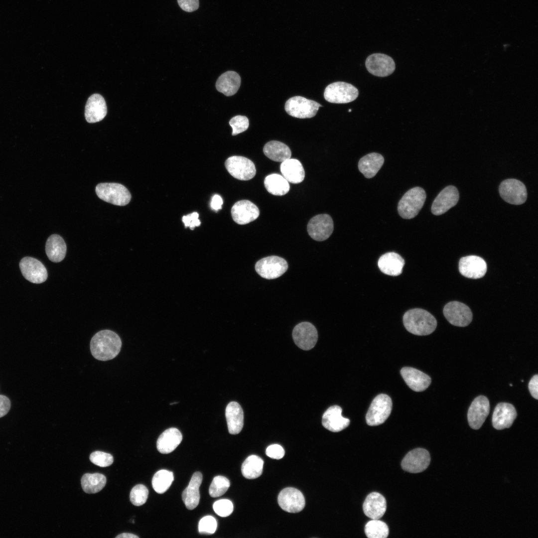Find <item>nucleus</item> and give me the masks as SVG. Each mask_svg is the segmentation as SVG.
Wrapping results in <instances>:
<instances>
[{"label":"nucleus","mask_w":538,"mask_h":538,"mask_svg":"<svg viewBox=\"0 0 538 538\" xmlns=\"http://www.w3.org/2000/svg\"><path fill=\"white\" fill-rule=\"evenodd\" d=\"M96 193L101 200L118 205L125 206L131 201V194L123 185L117 183H101L95 188Z\"/></svg>","instance_id":"4"},{"label":"nucleus","mask_w":538,"mask_h":538,"mask_svg":"<svg viewBox=\"0 0 538 538\" xmlns=\"http://www.w3.org/2000/svg\"><path fill=\"white\" fill-rule=\"evenodd\" d=\"M401 374L406 385L415 392H422L431 384V378L428 375L413 368H403Z\"/></svg>","instance_id":"24"},{"label":"nucleus","mask_w":538,"mask_h":538,"mask_svg":"<svg viewBox=\"0 0 538 538\" xmlns=\"http://www.w3.org/2000/svg\"><path fill=\"white\" fill-rule=\"evenodd\" d=\"M225 415L229 432L237 434L242 430L244 425V412L240 405L236 402H231L227 405Z\"/></svg>","instance_id":"30"},{"label":"nucleus","mask_w":538,"mask_h":538,"mask_svg":"<svg viewBox=\"0 0 538 538\" xmlns=\"http://www.w3.org/2000/svg\"><path fill=\"white\" fill-rule=\"evenodd\" d=\"M116 538H138V537L130 533H123L117 536Z\"/></svg>","instance_id":"53"},{"label":"nucleus","mask_w":538,"mask_h":538,"mask_svg":"<svg viewBox=\"0 0 538 538\" xmlns=\"http://www.w3.org/2000/svg\"><path fill=\"white\" fill-rule=\"evenodd\" d=\"M223 202L222 197L218 195H214L211 199V207L214 211H218L222 208Z\"/></svg>","instance_id":"52"},{"label":"nucleus","mask_w":538,"mask_h":538,"mask_svg":"<svg viewBox=\"0 0 538 538\" xmlns=\"http://www.w3.org/2000/svg\"><path fill=\"white\" fill-rule=\"evenodd\" d=\"M320 107L322 106L314 101L301 96H294L287 100L284 108L289 115L305 119L314 117Z\"/></svg>","instance_id":"7"},{"label":"nucleus","mask_w":538,"mask_h":538,"mask_svg":"<svg viewBox=\"0 0 538 538\" xmlns=\"http://www.w3.org/2000/svg\"><path fill=\"white\" fill-rule=\"evenodd\" d=\"M426 197L424 190L420 187L406 191L398 203V211L400 216L406 219L415 217L422 208Z\"/></svg>","instance_id":"3"},{"label":"nucleus","mask_w":538,"mask_h":538,"mask_svg":"<svg viewBox=\"0 0 538 538\" xmlns=\"http://www.w3.org/2000/svg\"><path fill=\"white\" fill-rule=\"evenodd\" d=\"M264 461L259 456L250 455L244 461L241 467L243 476L249 479H254L260 477L263 472Z\"/></svg>","instance_id":"37"},{"label":"nucleus","mask_w":538,"mask_h":538,"mask_svg":"<svg viewBox=\"0 0 538 538\" xmlns=\"http://www.w3.org/2000/svg\"><path fill=\"white\" fill-rule=\"evenodd\" d=\"M229 124L232 128V135H235L247 130L249 127L248 119L244 116H236L232 118Z\"/></svg>","instance_id":"46"},{"label":"nucleus","mask_w":538,"mask_h":538,"mask_svg":"<svg viewBox=\"0 0 538 538\" xmlns=\"http://www.w3.org/2000/svg\"><path fill=\"white\" fill-rule=\"evenodd\" d=\"M198 213L194 212L190 214L183 216L182 220L186 228L189 227L191 230H193L196 227L199 226L201 224V222L198 219Z\"/></svg>","instance_id":"47"},{"label":"nucleus","mask_w":538,"mask_h":538,"mask_svg":"<svg viewBox=\"0 0 538 538\" xmlns=\"http://www.w3.org/2000/svg\"><path fill=\"white\" fill-rule=\"evenodd\" d=\"M487 269V264L485 260L477 256L464 257L461 258L459 262L460 273L467 278H481L486 273Z\"/></svg>","instance_id":"20"},{"label":"nucleus","mask_w":538,"mask_h":538,"mask_svg":"<svg viewBox=\"0 0 538 538\" xmlns=\"http://www.w3.org/2000/svg\"><path fill=\"white\" fill-rule=\"evenodd\" d=\"M106 481L105 476L98 473H86L81 480L83 490L88 494H94L100 491L105 487Z\"/></svg>","instance_id":"38"},{"label":"nucleus","mask_w":538,"mask_h":538,"mask_svg":"<svg viewBox=\"0 0 538 538\" xmlns=\"http://www.w3.org/2000/svg\"><path fill=\"white\" fill-rule=\"evenodd\" d=\"M90 460L93 464L102 467L111 465L114 461L111 454L100 451L92 453L90 456Z\"/></svg>","instance_id":"43"},{"label":"nucleus","mask_w":538,"mask_h":538,"mask_svg":"<svg viewBox=\"0 0 538 538\" xmlns=\"http://www.w3.org/2000/svg\"><path fill=\"white\" fill-rule=\"evenodd\" d=\"M263 151L270 159L283 162L290 158L291 152L289 147L284 143L276 140L267 142L264 146Z\"/></svg>","instance_id":"35"},{"label":"nucleus","mask_w":538,"mask_h":538,"mask_svg":"<svg viewBox=\"0 0 538 538\" xmlns=\"http://www.w3.org/2000/svg\"><path fill=\"white\" fill-rule=\"evenodd\" d=\"M392 401L386 394H380L373 400L366 415L367 423L376 426L383 423L391 414Z\"/></svg>","instance_id":"5"},{"label":"nucleus","mask_w":538,"mask_h":538,"mask_svg":"<svg viewBox=\"0 0 538 538\" xmlns=\"http://www.w3.org/2000/svg\"><path fill=\"white\" fill-rule=\"evenodd\" d=\"M359 95L358 89L353 85L336 82L328 85L324 92L325 99L330 103L345 104L351 102Z\"/></svg>","instance_id":"6"},{"label":"nucleus","mask_w":538,"mask_h":538,"mask_svg":"<svg viewBox=\"0 0 538 538\" xmlns=\"http://www.w3.org/2000/svg\"><path fill=\"white\" fill-rule=\"evenodd\" d=\"M173 480L172 472L164 469L160 470L153 475L152 486L156 493L163 494L169 488Z\"/></svg>","instance_id":"39"},{"label":"nucleus","mask_w":538,"mask_h":538,"mask_svg":"<svg viewBox=\"0 0 538 538\" xmlns=\"http://www.w3.org/2000/svg\"><path fill=\"white\" fill-rule=\"evenodd\" d=\"M490 412V403L485 396H479L472 402L468 411L467 418L470 426L479 429Z\"/></svg>","instance_id":"17"},{"label":"nucleus","mask_w":538,"mask_h":538,"mask_svg":"<svg viewBox=\"0 0 538 538\" xmlns=\"http://www.w3.org/2000/svg\"><path fill=\"white\" fill-rule=\"evenodd\" d=\"M241 77L236 72L228 71L222 74L216 83L217 90L227 96L235 94L241 85Z\"/></svg>","instance_id":"32"},{"label":"nucleus","mask_w":538,"mask_h":538,"mask_svg":"<svg viewBox=\"0 0 538 538\" xmlns=\"http://www.w3.org/2000/svg\"><path fill=\"white\" fill-rule=\"evenodd\" d=\"M365 533L369 538H386L389 533L387 525L379 519H372L365 527Z\"/></svg>","instance_id":"40"},{"label":"nucleus","mask_w":538,"mask_h":538,"mask_svg":"<svg viewBox=\"0 0 538 538\" xmlns=\"http://www.w3.org/2000/svg\"><path fill=\"white\" fill-rule=\"evenodd\" d=\"M264 185L267 191L274 195H285L290 188L287 180L283 176L276 173L266 176L264 180Z\"/></svg>","instance_id":"36"},{"label":"nucleus","mask_w":538,"mask_h":538,"mask_svg":"<svg viewBox=\"0 0 538 538\" xmlns=\"http://www.w3.org/2000/svg\"><path fill=\"white\" fill-rule=\"evenodd\" d=\"M529 390L532 396L536 400L538 399V375L533 376L529 383Z\"/></svg>","instance_id":"51"},{"label":"nucleus","mask_w":538,"mask_h":538,"mask_svg":"<svg viewBox=\"0 0 538 538\" xmlns=\"http://www.w3.org/2000/svg\"><path fill=\"white\" fill-rule=\"evenodd\" d=\"M202 474L200 472H195L188 486L182 494V500L188 510L195 509L199 504L200 500L199 487L202 481Z\"/></svg>","instance_id":"28"},{"label":"nucleus","mask_w":538,"mask_h":538,"mask_svg":"<svg viewBox=\"0 0 538 538\" xmlns=\"http://www.w3.org/2000/svg\"><path fill=\"white\" fill-rule=\"evenodd\" d=\"M459 198V192L456 187L446 186L434 200L431 208L432 213L437 216L445 213L456 205Z\"/></svg>","instance_id":"19"},{"label":"nucleus","mask_w":538,"mask_h":538,"mask_svg":"<svg viewBox=\"0 0 538 538\" xmlns=\"http://www.w3.org/2000/svg\"><path fill=\"white\" fill-rule=\"evenodd\" d=\"M11 406L9 399L4 395H0V418L5 415L9 411Z\"/></svg>","instance_id":"50"},{"label":"nucleus","mask_w":538,"mask_h":538,"mask_svg":"<svg viewBox=\"0 0 538 538\" xmlns=\"http://www.w3.org/2000/svg\"><path fill=\"white\" fill-rule=\"evenodd\" d=\"M404 265V259L399 254L395 252H388L383 255L378 262L380 270L383 273L391 276L401 274Z\"/></svg>","instance_id":"27"},{"label":"nucleus","mask_w":538,"mask_h":538,"mask_svg":"<svg viewBox=\"0 0 538 538\" xmlns=\"http://www.w3.org/2000/svg\"><path fill=\"white\" fill-rule=\"evenodd\" d=\"M107 113L106 103L102 96L94 94L88 99L85 109V117L87 122H100L105 117Z\"/></svg>","instance_id":"23"},{"label":"nucleus","mask_w":538,"mask_h":538,"mask_svg":"<svg viewBox=\"0 0 538 538\" xmlns=\"http://www.w3.org/2000/svg\"><path fill=\"white\" fill-rule=\"evenodd\" d=\"M430 462L429 453L422 448H417L408 452L403 458L401 466L406 472L417 473L423 471Z\"/></svg>","instance_id":"15"},{"label":"nucleus","mask_w":538,"mask_h":538,"mask_svg":"<svg viewBox=\"0 0 538 538\" xmlns=\"http://www.w3.org/2000/svg\"><path fill=\"white\" fill-rule=\"evenodd\" d=\"M228 172L234 178L241 180H249L256 175V169L253 162L241 156H232L225 162Z\"/></svg>","instance_id":"10"},{"label":"nucleus","mask_w":538,"mask_h":538,"mask_svg":"<svg viewBox=\"0 0 538 538\" xmlns=\"http://www.w3.org/2000/svg\"><path fill=\"white\" fill-rule=\"evenodd\" d=\"M217 521L211 516H207L202 518L198 524V530L201 534L211 535L214 534L217 528Z\"/></svg>","instance_id":"44"},{"label":"nucleus","mask_w":538,"mask_h":538,"mask_svg":"<svg viewBox=\"0 0 538 538\" xmlns=\"http://www.w3.org/2000/svg\"><path fill=\"white\" fill-rule=\"evenodd\" d=\"M384 162V158L381 154L372 152L362 157L359 161L358 168L367 178L374 177L381 169Z\"/></svg>","instance_id":"31"},{"label":"nucleus","mask_w":538,"mask_h":538,"mask_svg":"<svg viewBox=\"0 0 538 538\" xmlns=\"http://www.w3.org/2000/svg\"><path fill=\"white\" fill-rule=\"evenodd\" d=\"M365 65L369 73L381 77L390 75L396 68L395 63L392 58L380 53L369 55L366 60Z\"/></svg>","instance_id":"12"},{"label":"nucleus","mask_w":538,"mask_h":538,"mask_svg":"<svg viewBox=\"0 0 538 538\" xmlns=\"http://www.w3.org/2000/svg\"><path fill=\"white\" fill-rule=\"evenodd\" d=\"M499 191L502 198L511 204L521 205L527 198L526 186L516 179H507L503 181L499 185Z\"/></svg>","instance_id":"8"},{"label":"nucleus","mask_w":538,"mask_h":538,"mask_svg":"<svg viewBox=\"0 0 538 538\" xmlns=\"http://www.w3.org/2000/svg\"><path fill=\"white\" fill-rule=\"evenodd\" d=\"M342 409L338 405L329 407L322 416V424L327 429L332 432H339L349 425L350 421L342 416Z\"/></svg>","instance_id":"25"},{"label":"nucleus","mask_w":538,"mask_h":538,"mask_svg":"<svg viewBox=\"0 0 538 538\" xmlns=\"http://www.w3.org/2000/svg\"><path fill=\"white\" fill-rule=\"evenodd\" d=\"M66 251V245L62 237L57 234L49 237L46 242L45 252L51 262L58 263L62 261L65 257Z\"/></svg>","instance_id":"34"},{"label":"nucleus","mask_w":538,"mask_h":538,"mask_svg":"<svg viewBox=\"0 0 538 538\" xmlns=\"http://www.w3.org/2000/svg\"><path fill=\"white\" fill-rule=\"evenodd\" d=\"M230 483L228 479L223 476L215 477L209 489L211 497L216 498L224 494L229 489Z\"/></svg>","instance_id":"41"},{"label":"nucleus","mask_w":538,"mask_h":538,"mask_svg":"<svg viewBox=\"0 0 538 538\" xmlns=\"http://www.w3.org/2000/svg\"><path fill=\"white\" fill-rule=\"evenodd\" d=\"M19 267L25 279L34 283H41L47 278V271L44 266L38 260L31 257L23 258L20 262Z\"/></svg>","instance_id":"18"},{"label":"nucleus","mask_w":538,"mask_h":538,"mask_svg":"<svg viewBox=\"0 0 538 538\" xmlns=\"http://www.w3.org/2000/svg\"><path fill=\"white\" fill-rule=\"evenodd\" d=\"M403 323L410 333L419 336L432 333L437 326V321L427 311L413 308L407 311L403 316Z\"/></svg>","instance_id":"2"},{"label":"nucleus","mask_w":538,"mask_h":538,"mask_svg":"<svg viewBox=\"0 0 538 538\" xmlns=\"http://www.w3.org/2000/svg\"><path fill=\"white\" fill-rule=\"evenodd\" d=\"M510 385L511 386H512V384H510Z\"/></svg>","instance_id":"54"},{"label":"nucleus","mask_w":538,"mask_h":538,"mask_svg":"<svg viewBox=\"0 0 538 538\" xmlns=\"http://www.w3.org/2000/svg\"><path fill=\"white\" fill-rule=\"evenodd\" d=\"M280 171L288 182L299 183L303 181L305 172L301 162L296 159L289 158L281 162Z\"/></svg>","instance_id":"33"},{"label":"nucleus","mask_w":538,"mask_h":538,"mask_svg":"<svg viewBox=\"0 0 538 538\" xmlns=\"http://www.w3.org/2000/svg\"><path fill=\"white\" fill-rule=\"evenodd\" d=\"M180 8L186 12H193L199 6V0H177Z\"/></svg>","instance_id":"49"},{"label":"nucleus","mask_w":538,"mask_h":538,"mask_svg":"<svg viewBox=\"0 0 538 538\" xmlns=\"http://www.w3.org/2000/svg\"><path fill=\"white\" fill-rule=\"evenodd\" d=\"M148 490L143 485L138 484L134 486L130 493V500L132 503L140 506L144 504L148 498Z\"/></svg>","instance_id":"42"},{"label":"nucleus","mask_w":538,"mask_h":538,"mask_svg":"<svg viewBox=\"0 0 538 538\" xmlns=\"http://www.w3.org/2000/svg\"><path fill=\"white\" fill-rule=\"evenodd\" d=\"M284 450L282 446L276 444L269 446L266 451V453L268 456L275 459L282 458L284 455Z\"/></svg>","instance_id":"48"},{"label":"nucleus","mask_w":538,"mask_h":538,"mask_svg":"<svg viewBox=\"0 0 538 538\" xmlns=\"http://www.w3.org/2000/svg\"><path fill=\"white\" fill-rule=\"evenodd\" d=\"M288 264L283 258L271 256L264 258L255 265L257 272L262 277L272 279L279 277L287 269Z\"/></svg>","instance_id":"9"},{"label":"nucleus","mask_w":538,"mask_h":538,"mask_svg":"<svg viewBox=\"0 0 538 538\" xmlns=\"http://www.w3.org/2000/svg\"><path fill=\"white\" fill-rule=\"evenodd\" d=\"M517 415L513 405L508 403H500L496 406L492 415V424L498 430L509 428Z\"/></svg>","instance_id":"22"},{"label":"nucleus","mask_w":538,"mask_h":538,"mask_svg":"<svg viewBox=\"0 0 538 538\" xmlns=\"http://www.w3.org/2000/svg\"><path fill=\"white\" fill-rule=\"evenodd\" d=\"M233 220L239 225H245L255 220L260 215L258 207L249 200L236 202L231 208Z\"/></svg>","instance_id":"21"},{"label":"nucleus","mask_w":538,"mask_h":538,"mask_svg":"<svg viewBox=\"0 0 538 538\" xmlns=\"http://www.w3.org/2000/svg\"><path fill=\"white\" fill-rule=\"evenodd\" d=\"M443 312L452 325L459 327L468 325L472 320V313L468 306L458 301H451L443 308Z\"/></svg>","instance_id":"11"},{"label":"nucleus","mask_w":538,"mask_h":538,"mask_svg":"<svg viewBox=\"0 0 538 538\" xmlns=\"http://www.w3.org/2000/svg\"><path fill=\"white\" fill-rule=\"evenodd\" d=\"M387 502L385 497L378 492L369 494L365 499L363 509L366 516L371 519H379L386 512Z\"/></svg>","instance_id":"26"},{"label":"nucleus","mask_w":538,"mask_h":538,"mask_svg":"<svg viewBox=\"0 0 538 538\" xmlns=\"http://www.w3.org/2000/svg\"><path fill=\"white\" fill-rule=\"evenodd\" d=\"M122 341L119 335L109 330H101L92 337L90 342L92 355L100 361H108L115 358L120 353Z\"/></svg>","instance_id":"1"},{"label":"nucleus","mask_w":538,"mask_h":538,"mask_svg":"<svg viewBox=\"0 0 538 538\" xmlns=\"http://www.w3.org/2000/svg\"><path fill=\"white\" fill-rule=\"evenodd\" d=\"M292 338L295 344L299 348L309 350L315 346L317 341V331L311 323L301 322L294 327Z\"/></svg>","instance_id":"14"},{"label":"nucleus","mask_w":538,"mask_h":538,"mask_svg":"<svg viewBox=\"0 0 538 538\" xmlns=\"http://www.w3.org/2000/svg\"><path fill=\"white\" fill-rule=\"evenodd\" d=\"M182 440V435L177 428H168L160 435L157 440V450L162 454L171 453L180 444Z\"/></svg>","instance_id":"29"},{"label":"nucleus","mask_w":538,"mask_h":538,"mask_svg":"<svg viewBox=\"0 0 538 538\" xmlns=\"http://www.w3.org/2000/svg\"><path fill=\"white\" fill-rule=\"evenodd\" d=\"M334 230L333 221L330 215L326 214L317 215L309 221L307 232L313 240L323 241L327 239Z\"/></svg>","instance_id":"13"},{"label":"nucleus","mask_w":538,"mask_h":538,"mask_svg":"<svg viewBox=\"0 0 538 538\" xmlns=\"http://www.w3.org/2000/svg\"><path fill=\"white\" fill-rule=\"evenodd\" d=\"M213 508L218 515L226 517L232 513L234 508L233 503L229 500L221 499L214 502Z\"/></svg>","instance_id":"45"},{"label":"nucleus","mask_w":538,"mask_h":538,"mask_svg":"<svg viewBox=\"0 0 538 538\" xmlns=\"http://www.w3.org/2000/svg\"><path fill=\"white\" fill-rule=\"evenodd\" d=\"M278 503L280 508L288 513H298L304 508L305 501L302 493L298 489L288 487L278 494Z\"/></svg>","instance_id":"16"}]
</instances>
